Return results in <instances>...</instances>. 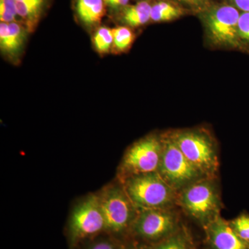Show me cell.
Masks as SVG:
<instances>
[{
    "label": "cell",
    "instance_id": "obj_17",
    "mask_svg": "<svg viewBox=\"0 0 249 249\" xmlns=\"http://www.w3.org/2000/svg\"><path fill=\"white\" fill-rule=\"evenodd\" d=\"M105 233V232H104ZM87 241L78 249H124V242L106 232Z\"/></svg>",
    "mask_w": 249,
    "mask_h": 249
},
{
    "label": "cell",
    "instance_id": "obj_12",
    "mask_svg": "<svg viewBox=\"0 0 249 249\" xmlns=\"http://www.w3.org/2000/svg\"><path fill=\"white\" fill-rule=\"evenodd\" d=\"M104 0H76L78 18L87 27H93L101 22L105 16Z\"/></svg>",
    "mask_w": 249,
    "mask_h": 249
},
{
    "label": "cell",
    "instance_id": "obj_28",
    "mask_svg": "<svg viewBox=\"0 0 249 249\" xmlns=\"http://www.w3.org/2000/svg\"><path fill=\"white\" fill-rule=\"evenodd\" d=\"M16 1H24V0H16Z\"/></svg>",
    "mask_w": 249,
    "mask_h": 249
},
{
    "label": "cell",
    "instance_id": "obj_25",
    "mask_svg": "<svg viewBox=\"0 0 249 249\" xmlns=\"http://www.w3.org/2000/svg\"><path fill=\"white\" fill-rule=\"evenodd\" d=\"M129 0H107L105 4L113 9H120L124 8V6L128 5Z\"/></svg>",
    "mask_w": 249,
    "mask_h": 249
},
{
    "label": "cell",
    "instance_id": "obj_1",
    "mask_svg": "<svg viewBox=\"0 0 249 249\" xmlns=\"http://www.w3.org/2000/svg\"><path fill=\"white\" fill-rule=\"evenodd\" d=\"M177 206L204 229L220 216L222 209L216 178H201L178 191Z\"/></svg>",
    "mask_w": 249,
    "mask_h": 249
},
{
    "label": "cell",
    "instance_id": "obj_5",
    "mask_svg": "<svg viewBox=\"0 0 249 249\" xmlns=\"http://www.w3.org/2000/svg\"><path fill=\"white\" fill-rule=\"evenodd\" d=\"M106 232L98 195L90 194L75 205L69 217L66 236L69 249H78L82 244Z\"/></svg>",
    "mask_w": 249,
    "mask_h": 249
},
{
    "label": "cell",
    "instance_id": "obj_4",
    "mask_svg": "<svg viewBox=\"0 0 249 249\" xmlns=\"http://www.w3.org/2000/svg\"><path fill=\"white\" fill-rule=\"evenodd\" d=\"M170 133L178 148L196 169L206 178H217L219 153L217 143L209 132L193 129Z\"/></svg>",
    "mask_w": 249,
    "mask_h": 249
},
{
    "label": "cell",
    "instance_id": "obj_3",
    "mask_svg": "<svg viewBox=\"0 0 249 249\" xmlns=\"http://www.w3.org/2000/svg\"><path fill=\"white\" fill-rule=\"evenodd\" d=\"M138 210L174 209L178 193L158 172L135 175L120 181Z\"/></svg>",
    "mask_w": 249,
    "mask_h": 249
},
{
    "label": "cell",
    "instance_id": "obj_15",
    "mask_svg": "<svg viewBox=\"0 0 249 249\" xmlns=\"http://www.w3.org/2000/svg\"><path fill=\"white\" fill-rule=\"evenodd\" d=\"M194 245L191 233L183 226L173 235L147 247L148 249H192Z\"/></svg>",
    "mask_w": 249,
    "mask_h": 249
},
{
    "label": "cell",
    "instance_id": "obj_26",
    "mask_svg": "<svg viewBox=\"0 0 249 249\" xmlns=\"http://www.w3.org/2000/svg\"><path fill=\"white\" fill-rule=\"evenodd\" d=\"M232 5L242 12H249V0H231Z\"/></svg>",
    "mask_w": 249,
    "mask_h": 249
},
{
    "label": "cell",
    "instance_id": "obj_21",
    "mask_svg": "<svg viewBox=\"0 0 249 249\" xmlns=\"http://www.w3.org/2000/svg\"><path fill=\"white\" fill-rule=\"evenodd\" d=\"M18 16L16 0H0V20L11 23L16 22Z\"/></svg>",
    "mask_w": 249,
    "mask_h": 249
},
{
    "label": "cell",
    "instance_id": "obj_23",
    "mask_svg": "<svg viewBox=\"0 0 249 249\" xmlns=\"http://www.w3.org/2000/svg\"><path fill=\"white\" fill-rule=\"evenodd\" d=\"M177 1L196 9H203L206 7V5L209 3V0H177Z\"/></svg>",
    "mask_w": 249,
    "mask_h": 249
},
{
    "label": "cell",
    "instance_id": "obj_14",
    "mask_svg": "<svg viewBox=\"0 0 249 249\" xmlns=\"http://www.w3.org/2000/svg\"><path fill=\"white\" fill-rule=\"evenodd\" d=\"M151 5L147 1L127 5L123 8L121 20L129 27H141L151 19Z\"/></svg>",
    "mask_w": 249,
    "mask_h": 249
},
{
    "label": "cell",
    "instance_id": "obj_24",
    "mask_svg": "<svg viewBox=\"0 0 249 249\" xmlns=\"http://www.w3.org/2000/svg\"><path fill=\"white\" fill-rule=\"evenodd\" d=\"M124 249H148L147 245L131 238L128 240L124 241Z\"/></svg>",
    "mask_w": 249,
    "mask_h": 249
},
{
    "label": "cell",
    "instance_id": "obj_6",
    "mask_svg": "<svg viewBox=\"0 0 249 249\" xmlns=\"http://www.w3.org/2000/svg\"><path fill=\"white\" fill-rule=\"evenodd\" d=\"M183 226L173 209L138 210L129 239L152 245L173 235Z\"/></svg>",
    "mask_w": 249,
    "mask_h": 249
},
{
    "label": "cell",
    "instance_id": "obj_16",
    "mask_svg": "<svg viewBox=\"0 0 249 249\" xmlns=\"http://www.w3.org/2000/svg\"><path fill=\"white\" fill-rule=\"evenodd\" d=\"M182 15V10L168 1H159L152 6L151 19L154 22H168Z\"/></svg>",
    "mask_w": 249,
    "mask_h": 249
},
{
    "label": "cell",
    "instance_id": "obj_20",
    "mask_svg": "<svg viewBox=\"0 0 249 249\" xmlns=\"http://www.w3.org/2000/svg\"><path fill=\"white\" fill-rule=\"evenodd\" d=\"M234 232L242 240L249 243V213L244 211L239 215L229 221Z\"/></svg>",
    "mask_w": 249,
    "mask_h": 249
},
{
    "label": "cell",
    "instance_id": "obj_22",
    "mask_svg": "<svg viewBox=\"0 0 249 249\" xmlns=\"http://www.w3.org/2000/svg\"><path fill=\"white\" fill-rule=\"evenodd\" d=\"M239 40L241 47L249 51V12H242L237 24Z\"/></svg>",
    "mask_w": 249,
    "mask_h": 249
},
{
    "label": "cell",
    "instance_id": "obj_18",
    "mask_svg": "<svg viewBox=\"0 0 249 249\" xmlns=\"http://www.w3.org/2000/svg\"><path fill=\"white\" fill-rule=\"evenodd\" d=\"M112 31L113 48L118 52H123L129 48L134 39L133 32L128 27H119Z\"/></svg>",
    "mask_w": 249,
    "mask_h": 249
},
{
    "label": "cell",
    "instance_id": "obj_7",
    "mask_svg": "<svg viewBox=\"0 0 249 249\" xmlns=\"http://www.w3.org/2000/svg\"><path fill=\"white\" fill-rule=\"evenodd\" d=\"M162 150V135L150 134L134 142L124 153L119 165V181L135 175L158 171Z\"/></svg>",
    "mask_w": 249,
    "mask_h": 249
},
{
    "label": "cell",
    "instance_id": "obj_11",
    "mask_svg": "<svg viewBox=\"0 0 249 249\" xmlns=\"http://www.w3.org/2000/svg\"><path fill=\"white\" fill-rule=\"evenodd\" d=\"M27 29L17 22L0 23V48L9 58L19 55L27 37Z\"/></svg>",
    "mask_w": 249,
    "mask_h": 249
},
{
    "label": "cell",
    "instance_id": "obj_19",
    "mask_svg": "<svg viewBox=\"0 0 249 249\" xmlns=\"http://www.w3.org/2000/svg\"><path fill=\"white\" fill-rule=\"evenodd\" d=\"M112 31L107 27H101L98 29L93 37L95 49L101 54L107 53L113 47Z\"/></svg>",
    "mask_w": 249,
    "mask_h": 249
},
{
    "label": "cell",
    "instance_id": "obj_2",
    "mask_svg": "<svg viewBox=\"0 0 249 249\" xmlns=\"http://www.w3.org/2000/svg\"><path fill=\"white\" fill-rule=\"evenodd\" d=\"M98 195L106 224V232L122 242L129 240L138 209L122 183L120 181L111 183Z\"/></svg>",
    "mask_w": 249,
    "mask_h": 249
},
{
    "label": "cell",
    "instance_id": "obj_27",
    "mask_svg": "<svg viewBox=\"0 0 249 249\" xmlns=\"http://www.w3.org/2000/svg\"><path fill=\"white\" fill-rule=\"evenodd\" d=\"M192 249H198L196 248V245H194V246H193V248H192Z\"/></svg>",
    "mask_w": 249,
    "mask_h": 249
},
{
    "label": "cell",
    "instance_id": "obj_13",
    "mask_svg": "<svg viewBox=\"0 0 249 249\" xmlns=\"http://www.w3.org/2000/svg\"><path fill=\"white\" fill-rule=\"evenodd\" d=\"M47 0H24L16 1L18 16L21 18L28 31L34 30L40 20Z\"/></svg>",
    "mask_w": 249,
    "mask_h": 249
},
{
    "label": "cell",
    "instance_id": "obj_9",
    "mask_svg": "<svg viewBox=\"0 0 249 249\" xmlns=\"http://www.w3.org/2000/svg\"><path fill=\"white\" fill-rule=\"evenodd\" d=\"M240 14L231 5L213 6L206 11L204 20L210 40L215 45L239 48L237 24Z\"/></svg>",
    "mask_w": 249,
    "mask_h": 249
},
{
    "label": "cell",
    "instance_id": "obj_29",
    "mask_svg": "<svg viewBox=\"0 0 249 249\" xmlns=\"http://www.w3.org/2000/svg\"><path fill=\"white\" fill-rule=\"evenodd\" d=\"M106 1H107V0H104L105 2H106Z\"/></svg>",
    "mask_w": 249,
    "mask_h": 249
},
{
    "label": "cell",
    "instance_id": "obj_10",
    "mask_svg": "<svg viewBox=\"0 0 249 249\" xmlns=\"http://www.w3.org/2000/svg\"><path fill=\"white\" fill-rule=\"evenodd\" d=\"M208 249H249V243L234 232L229 221L219 216L204 229Z\"/></svg>",
    "mask_w": 249,
    "mask_h": 249
},
{
    "label": "cell",
    "instance_id": "obj_8",
    "mask_svg": "<svg viewBox=\"0 0 249 249\" xmlns=\"http://www.w3.org/2000/svg\"><path fill=\"white\" fill-rule=\"evenodd\" d=\"M162 142L163 150L157 172L177 193L206 178L185 157L170 132L162 135Z\"/></svg>",
    "mask_w": 249,
    "mask_h": 249
}]
</instances>
